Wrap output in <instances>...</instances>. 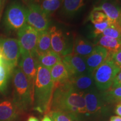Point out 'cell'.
<instances>
[{
  "label": "cell",
  "instance_id": "12",
  "mask_svg": "<svg viewBox=\"0 0 121 121\" xmlns=\"http://www.w3.org/2000/svg\"><path fill=\"white\" fill-rule=\"evenodd\" d=\"M87 113L95 114L100 113L105 107V99L103 93H100L94 89L84 93Z\"/></svg>",
  "mask_w": 121,
  "mask_h": 121
},
{
  "label": "cell",
  "instance_id": "38",
  "mask_svg": "<svg viewBox=\"0 0 121 121\" xmlns=\"http://www.w3.org/2000/svg\"><path fill=\"white\" fill-rule=\"evenodd\" d=\"M27 121H39L38 120V119L36 117H34V116H31V117L29 118Z\"/></svg>",
  "mask_w": 121,
  "mask_h": 121
},
{
  "label": "cell",
  "instance_id": "24",
  "mask_svg": "<svg viewBox=\"0 0 121 121\" xmlns=\"http://www.w3.org/2000/svg\"><path fill=\"white\" fill-rule=\"evenodd\" d=\"M103 95L105 102L108 103H121V86H111L107 90L104 91Z\"/></svg>",
  "mask_w": 121,
  "mask_h": 121
},
{
  "label": "cell",
  "instance_id": "7",
  "mask_svg": "<svg viewBox=\"0 0 121 121\" xmlns=\"http://www.w3.org/2000/svg\"><path fill=\"white\" fill-rule=\"evenodd\" d=\"M38 35V31L28 24L17 31V40L20 47L21 53H29L37 55L36 49Z\"/></svg>",
  "mask_w": 121,
  "mask_h": 121
},
{
  "label": "cell",
  "instance_id": "2",
  "mask_svg": "<svg viewBox=\"0 0 121 121\" xmlns=\"http://www.w3.org/2000/svg\"><path fill=\"white\" fill-rule=\"evenodd\" d=\"M54 88L49 70L38 63L33 91V108L35 110L40 113H49Z\"/></svg>",
  "mask_w": 121,
  "mask_h": 121
},
{
  "label": "cell",
  "instance_id": "34",
  "mask_svg": "<svg viewBox=\"0 0 121 121\" xmlns=\"http://www.w3.org/2000/svg\"><path fill=\"white\" fill-rule=\"evenodd\" d=\"M115 25H116V27L118 29V30H119V31H120L121 34V9L120 15H119L118 20L117 24H116Z\"/></svg>",
  "mask_w": 121,
  "mask_h": 121
},
{
  "label": "cell",
  "instance_id": "3",
  "mask_svg": "<svg viewBox=\"0 0 121 121\" xmlns=\"http://www.w3.org/2000/svg\"><path fill=\"white\" fill-rule=\"evenodd\" d=\"M12 78L13 85L12 100L20 111H26L33 107L34 88L19 67L14 69Z\"/></svg>",
  "mask_w": 121,
  "mask_h": 121
},
{
  "label": "cell",
  "instance_id": "40",
  "mask_svg": "<svg viewBox=\"0 0 121 121\" xmlns=\"http://www.w3.org/2000/svg\"></svg>",
  "mask_w": 121,
  "mask_h": 121
},
{
  "label": "cell",
  "instance_id": "1",
  "mask_svg": "<svg viewBox=\"0 0 121 121\" xmlns=\"http://www.w3.org/2000/svg\"><path fill=\"white\" fill-rule=\"evenodd\" d=\"M84 93L75 90L69 80L54 85L51 110L71 115L76 119L79 114H86Z\"/></svg>",
  "mask_w": 121,
  "mask_h": 121
},
{
  "label": "cell",
  "instance_id": "17",
  "mask_svg": "<svg viewBox=\"0 0 121 121\" xmlns=\"http://www.w3.org/2000/svg\"><path fill=\"white\" fill-rule=\"evenodd\" d=\"M14 68L6 60L0 49V91L7 88L9 81L13 76Z\"/></svg>",
  "mask_w": 121,
  "mask_h": 121
},
{
  "label": "cell",
  "instance_id": "26",
  "mask_svg": "<svg viewBox=\"0 0 121 121\" xmlns=\"http://www.w3.org/2000/svg\"><path fill=\"white\" fill-rule=\"evenodd\" d=\"M48 114L51 118L52 121H75L77 120L71 115L60 111L51 110Z\"/></svg>",
  "mask_w": 121,
  "mask_h": 121
},
{
  "label": "cell",
  "instance_id": "25",
  "mask_svg": "<svg viewBox=\"0 0 121 121\" xmlns=\"http://www.w3.org/2000/svg\"><path fill=\"white\" fill-rule=\"evenodd\" d=\"M62 1L63 0H43L40 7L44 13L49 16L60 8Z\"/></svg>",
  "mask_w": 121,
  "mask_h": 121
},
{
  "label": "cell",
  "instance_id": "37",
  "mask_svg": "<svg viewBox=\"0 0 121 121\" xmlns=\"http://www.w3.org/2000/svg\"><path fill=\"white\" fill-rule=\"evenodd\" d=\"M42 121H52L51 118L48 114H45L42 119Z\"/></svg>",
  "mask_w": 121,
  "mask_h": 121
},
{
  "label": "cell",
  "instance_id": "30",
  "mask_svg": "<svg viewBox=\"0 0 121 121\" xmlns=\"http://www.w3.org/2000/svg\"><path fill=\"white\" fill-rule=\"evenodd\" d=\"M110 57L115 64L121 69V49L117 52L110 54Z\"/></svg>",
  "mask_w": 121,
  "mask_h": 121
},
{
  "label": "cell",
  "instance_id": "22",
  "mask_svg": "<svg viewBox=\"0 0 121 121\" xmlns=\"http://www.w3.org/2000/svg\"><path fill=\"white\" fill-rule=\"evenodd\" d=\"M51 50V34L49 30L39 32L36 49L37 55H40Z\"/></svg>",
  "mask_w": 121,
  "mask_h": 121
},
{
  "label": "cell",
  "instance_id": "20",
  "mask_svg": "<svg viewBox=\"0 0 121 121\" xmlns=\"http://www.w3.org/2000/svg\"><path fill=\"white\" fill-rule=\"evenodd\" d=\"M85 0H63L61 13L67 17L76 15L85 5Z\"/></svg>",
  "mask_w": 121,
  "mask_h": 121
},
{
  "label": "cell",
  "instance_id": "36",
  "mask_svg": "<svg viewBox=\"0 0 121 121\" xmlns=\"http://www.w3.org/2000/svg\"><path fill=\"white\" fill-rule=\"evenodd\" d=\"M4 0H0V19H1V15H2L3 8H4Z\"/></svg>",
  "mask_w": 121,
  "mask_h": 121
},
{
  "label": "cell",
  "instance_id": "8",
  "mask_svg": "<svg viewBox=\"0 0 121 121\" xmlns=\"http://www.w3.org/2000/svg\"><path fill=\"white\" fill-rule=\"evenodd\" d=\"M49 31L51 34L52 51L61 57L71 53L73 45L69 43V39L63 31L56 26L51 27Z\"/></svg>",
  "mask_w": 121,
  "mask_h": 121
},
{
  "label": "cell",
  "instance_id": "14",
  "mask_svg": "<svg viewBox=\"0 0 121 121\" xmlns=\"http://www.w3.org/2000/svg\"><path fill=\"white\" fill-rule=\"evenodd\" d=\"M69 82L75 90L83 93L93 90L96 86L93 76L90 73L72 77L69 79Z\"/></svg>",
  "mask_w": 121,
  "mask_h": 121
},
{
  "label": "cell",
  "instance_id": "27",
  "mask_svg": "<svg viewBox=\"0 0 121 121\" xmlns=\"http://www.w3.org/2000/svg\"><path fill=\"white\" fill-rule=\"evenodd\" d=\"M108 17L103 12L94 7L90 12L89 16V19L93 24H99L107 20Z\"/></svg>",
  "mask_w": 121,
  "mask_h": 121
},
{
  "label": "cell",
  "instance_id": "15",
  "mask_svg": "<svg viewBox=\"0 0 121 121\" xmlns=\"http://www.w3.org/2000/svg\"><path fill=\"white\" fill-rule=\"evenodd\" d=\"M94 7L103 12L114 25L117 24L120 15L121 7L114 0H100L99 5Z\"/></svg>",
  "mask_w": 121,
  "mask_h": 121
},
{
  "label": "cell",
  "instance_id": "33",
  "mask_svg": "<svg viewBox=\"0 0 121 121\" xmlns=\"http://www.w3.org/2000/svg\"><path fill=\"white\" fill-rule=\"evenodd\" d=\"M115 113L118 116L121 117V103H119L117 104L115 108Z\"/></svg>",
  "mask_w": 121,
  "mask_h": 121
},
{
  "label": "cell",
  "instance_id": "23",
  "mask_svg": "<svg viewBox=\"0 0 121 121\" xmlns=\"http://www.w3.org/2000/svg\"><path fill=\"white\" fill-rule=\"evenodd\" d=\"M97 45L103 47L108 50L110 54H112L121 49V39L100 35L98 40Z\"/></svg>",
  "mask_w": 121,
  "mask_h": 121
},
{
  "label": "cell",
  "instance_id": "4",
  "mask_svg": "<svg viewBox=\"0 0 121 121\" xmlns=\"http://www.w3.org/2000/svg\"><path fill=\"white\" fill-rule=\"evenodd\" d=\"M120 69L114 63L110 54L105 61L92 73L96 87L101 91H106L112 85L115 77Z\"/></svg>",
  "mask_w": 121,
  "mask_h": 121
},
{
  "label": "cell",
  "instance_id": "6",
  "mask_svg": "<svg viewBox=\"0 0 121 121\" xmlns=\"http://www.w3.org/2000/svg\"><path fill=\"white\" fill-rule=\"evenodd\" d=\"M39 4H31L26 7V23L38 32L46 31L49 26V20Z\"/></svg>",
  "mask_w": 121,
  "mask_h": 121
},
{
  "label": "cell",
  "instance_id": "16",
  "mask_svg": "<svg viewBox=\"0 0 121 121\" xmlns=\"http://www.w3.org/2000/svg\"><path fill=\"white\" fill-rule=\"evenodd\" d=\"M20 110L12 100L0 101V121H15Z\"/></svg>",
  "mask_w": 121,
  "mask_h": 121
},
{
  "label": "cell",
  "instance_id": "11",
  "mask_svg": "<svg viewBox=\"0 0 121 121\" xmlns=\"http://www.w3.org/2000/svg\"><path fill=\"white\" fill-rule=\"evenodd\" d=\"M62 60L67 67L71 78L82 74L89 73L84 57L71 53L63 57Z\"/></svg>",
  "mask_w": 121,
  "mask_h": 121
},
{
  "label": "cell",
  "instance_id": "13",
  "mask_svg": "<svg viewBox=\"0 0 121 121\" xmlns=\"http://www.w3.org/2000/svg\"><path fill=\"white\" fill-rule=\"evenodd\" d=\"M108 50L100 45H95L92 52L85 57L89 73L92 75L94 71L107 60L109 56Z\"/></svg>",
  "mask_w": 121,
  "mask_h": 121
},
{
  "label": "cell",
  "instance_id": "21",
  "mask_svg": "<svg viewBox=\"0 0 121 121\" xmlns=\"http://www.w3.org/2000/svg\"><path fill=\"white\" fill-rule=\"evenodd\" d=\"M37 60L39 64L50 70L56 64L62 61V58L51 50L45 53L37 56Z\"/></svg>",
  "mask_w": 121,
  "mask_h": 121
},
{
  "label": "cell",
  "instance_id": "32",
  "mask_svg": "<svg viewBox=\"0 0 121 121\" xmlns=\"http://www.w3.org/2000/svg\"><path fill=\"white\" fill-rule=\"evenodd\" d=\"M22 1L28 6L31 4H38L40 0H22Z\"/></svg>",
  "mask_w": 121,
  "mask_h": 121
},
{
  "label": "cell",
  "instance_id": "9",
  "mask_svg": "<svg viewBox=\"0 0 121 121\" xmlns=\"http://www.w3.org/2000/svg\"><path fill=\"white\" fill-rule=\"evenodd\" d=\"M0 49L9 63L14 69L17 67L21 56L20 47L17 39L11 38L0 39Z\"/></svg>",
  "mask_w": 121,
  "mask_h": 121
},
{
  "label": "cell",
  "instance_id": "39",
  "mask_svg": "<svg viewBox=\"0 0 121 121\" xmlns=\"http://www.w3.org/2000/svg\"><path fill=\"white\" fill-rule=\"evenodd\" d=\"M95 2H100V0H95Z\"/></svg>",
  "mask_w": 121,
  "mask_h": 121
},
{
  "label": "cell",
  "instance_id": "29",
  "mask_svg": "<svg viewBox=\"0 0 121 121\" xmlns=\"http://www.w3.org/2000/svg\"><path fill=\"white\" fill-rule=\"evenodd\" d=\"M101 35L113 38L115 39H121V34L120 31L115 25H112L107 28L103 32Z\"/></svg>",
  "mask_w": 121,
  "mask_h": 121
},
{
  "label": "cell",
  "instance_id": "5",
  "mask_svg": "<svg viewBox=\"0 0 121 121\" xmlns=\"http://www.w3.org/2000/svg\"><path fill=\"white\" fill-rule=\"evenodd\" d=\"M6 28L10 31H17L26 25V8L14 1L6 9L4 17Z\"/></svg>",
  "mask_w": 121,
  "mask_h": 121
},
{
  "label": "cell",
  "instance_id": "18",
  "mask_svg": "<svg viewBox=\"0 0 121 121\" xmlns=\"http://www.w3.org/2000/svg\"><path fill=\"white\" fill-rule=\"evenodd\" d=\"M95 46L86 39L80 36H76L74 39L72 53L85 58L92 52Z\"/></svg>",
  "mask_w": 121,
  "mask_h": 121
},
{
  "label": "cell",
  "instance_id": "35",
  "mask_svg": "<svg viewBox=\"0 0 121 121\" xmlns=\"http://www.w3.org/2000/svg\"><path fill=\"white\" fill-rule=\"evenodd\" d=\"M110 121H121V117L118 116H112L110 118Z\"/></svg>",
  "mask_w": 121,
  "mask_h": 121
},
{
  "label": "cell",
  "instance_id": "10",
  "mask_svg": "<svg viewBox=\"0 0 121 121\" xmlns=\"http://www.w3.org/2000/svg\"><path fill=\"white\" fill-rule=\"evenodd\" d=\"M20 57L19 67L27 77L34 88L38 66L37 56L29 53H21Z\"/></svg>",
  "mask_w": 121,
  "mask_h": 121
},
{
  "label": "cell",
  "instance_id": "31",
  "mask_svg": "<svg viewBox=\"0 0 121 121\" xmlns=\"http://www.w3.org/2000/svg\"><path fill=\"white\" fill-rule=\"evenodd\" d=\"M118 86H121V69H120L118 73L117 74V75L115 77L112 86L116 87Z\"/></svg>",
  "mask_w": 121,
  "mask_h": 121
},
{
  "label": "cell",
  "instance_id": "19",
  "mask_svg": "<svg viewBox=\"0 0 121 121\" xmlns=\"http://www.w3.org/2000/svg\"><path fill=\"white\" fill-rule=\"evenodd\" d=\"M49 71L54 85L65 82L71 78L69 71L62 60L54 65Z\"/></svg>",
  "mask_w": 121,
  "mask_h": 121
},
{
  "label": "cell",
  "instance_id": "28",
  "mask_svg": "<svg viewBox=\"0 0 121 121\" xmlns=\"http://www.w3.org/2000/svg\"><path fill=\"white\" fill-rule=\"evenodd\" d=\"M112 25H114V24L109 18L100 23L94 24V30L93 31V35L94 37L96 38L99 37L102 35L105 29Z\"/></svg>",
  "mask_w": 121,
  "mask_h": 121
}]
</instances>
